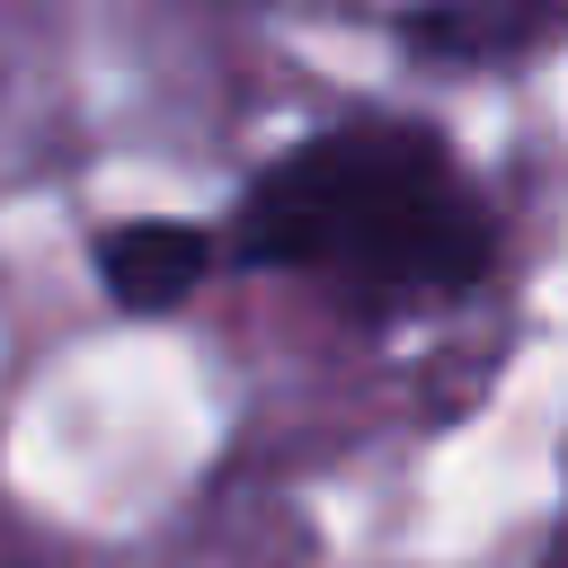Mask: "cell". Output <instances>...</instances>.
<instances>
[{
    "instance_id": "1",
    "label": "cell",
    "mask_w": 568,
    "mask_h": 568,
    "mask_svg": "<svg viewBox=\"0 0 568 568\" xmlns=\"http://www.w3.org/2000/svg\"><path fill=\"white\" fill-rule=\"evenodd\" d=\"M240 257L355 293H453L488 266V213L417 124H346L284 151L240 204Z\"/></svg>"
},
{
    "instance_id": "2",
    "label": "cell",
    "mask_w": 568,
    "mask_h": 568,
    "mask_svg": "<svg viewBox=\"0 0 568 568\" xmlns=\"http://www.w3.org/2000/svg\"><path fill=\"white\" fill-rule=\"evenodd\" d=\"M204 266H213V240L204 231H186V222H115L106 240H98V275H106V293L124 302V311H178L195 284H204Z\"/></svg>"
},
{
    "instance_id": "3",
    "label": "cell",
    "mask_w": 568,
    "mask_h": 568,
    "mask_svg": "<svg viewBox=\"0 0 568 568\" xmlns=\"http://www.w3.org/2000/svg\"><path fill=\"white\" fill-rule=\"evenodd\" d=\"M568 18V0H426L417 36L444 53H515L532 36H550Z\"/></svg>"
}]
</instances>
